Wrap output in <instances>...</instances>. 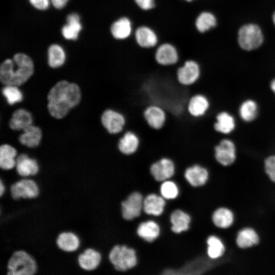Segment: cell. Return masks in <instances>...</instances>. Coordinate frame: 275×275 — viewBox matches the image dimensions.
<instances>
[{
	"label": "cell",
	"instance_id": "27",
	"mask_svg": "<svg viewBox=\"0 0 275 275\" xmlns=\"http://www.w3.org/2000/svg\"><path fill=\"white\" fill-rule=\"evenodd\" d=\"M32 114L24 108H19L13 112L9 121L10 127L14 130H23L32 125Z\"/></svg>",
	"mask_w": 275,
	"mask_h": 275
},
{
	"label": "cell",
	"instance_id": "8",
	"mask_svg": "<svg viewBox=\"0 0 275 275\" xmlns=\"http://www.w3.org/2000/svg\"><path fill=\"white\" fill-rule=\"evenodd\" d=\"M237 120L232 113L224 109H218L214 115L212 127L220 136H228L237 128Z\"/></svg>",
	"mask_w": 275,
	"mask_h": 275
},
{
	"label": "cell",
	"instance_id": "44",
	"mask_svg": "<svg viewBox=\"0 0 275 275\" xmlns=\"http://www.w3.org/2000/svg\"><path fill=\"white\" fill-rule=\"evenodd\" d=\"M272 19L273 23L275 26V11L273 12L272 14Z\"/></svg>",
	"mask_w": 275,
	"mask_h": 275
},
{
	"label": "cell",
	"instance_id": "24",
	"mask_svg": "<svg viewBox=\"0 0 275 275\" xmlns=\"http://www.w3.org/2000/svg\"><path fill=\"white\" fill-rule=\"evenodd\" d=\"M56 243L61 250L66 252H73L79 249L81 241L75 233L72 231H63L58 235Z\"/></svg>",
	"mask_w": 275,
	"mask_h": 275
},
{
	"label": "cell",
	"instance_id": "28",
	"mask_svg": "<svg viewBox=\"0 0 275 275\" xmlns=\"http://www.w3.org/2000/svg\"><path fill=\"white\" fill-rule=\"evenodd\" d=\"M19 136V141L29 148H35L40 143L42 137L41 129L33 124L25 128Z\"/></svg>",
	"mask_w": 275,
	"mask_h": 275
},
{
	"label": "cell",
	"instance_id": "36",
	"mask_svg": "<svg viewBox=\"0 0 275 275\" xmlns=\"http://www.w3.org/2000/svg\"><path fill=\"white\" fill-rule=\"evenodd\" d=\"M4 86L2 92L9 104L12 105L22 101L23 94L18 86L14 85Z\"/></svg>",
	"mask_w": 275,
	"mask_h": 275
},
{
	"label": "cell",
	"instance_id": "15",
	"mask_svg": "<svg viewBox=\"0 0 275 275\" xmlns=\"http://www.w3.org/2000/svg\"><path fill=\"white\" fill-rule=\"evenodd\" d=\"M21 178L36 176L40 171V166L37 159L30 157L26 153H21L16 157L15 168Z\"/></svg>",
	"mask_w": 275,
	"mask_h": 275
},
{
	"label": "cell",
	"instance_id": "26",
	"mask_svg": "<svg viewBox=\"0 0 275 275\" xmlns=\"http://www.w3.org/2000/svg\"><path fill=\"white\" fill-rule=\"evenodd\" d=\"M160 232L159 225L152 220L142 222L136 229V234L139 237L148 242H152L159 236Z\"/></svg>",
	"mask_w": 275,
	"mask_h": 275
},
{
	"label": "cell",
	"instance_id": "7",
	"mask_svg": "<svg viewBox=\"0 0 275 275\" xmlns=\"http://www.w3.org/2000/svg\"><path fill=\"white\" fill-rule=\"evenodd\" d=\"M11 197L15 200L21 199H34L40 193L36 181L31 177L21 178L11 184L8 190Z\"/></svg>",
	"mask_w": 275,
	"mask_h": 275
},
{
	"label": "cell",
	"instance_id": "17",
	"mask_svg": "<svg viewBox=\"0 0 275 275\" xmlns=\"http://www.w3.org/2000/svg\"><path fill=\"white\" fill-rule=\"evenodd\" d=\"M102 259V254L99 251L92 248H88L79 254L77 261L82 269L91 272L99 267Z\"/></svg>",
	"mask_w": 275,
	"mask_h": 275
},
{
	"label": "cell",
	"instance_id": "23",
	"mask_svg": "<svg viewBox=\"0 0 275 275\" xmlns=\"http://www.w3.org/2000/svg\"><path fill=\"white\" fill-rule=\"evenodd\" d=\"M166 205L164 198L155 193H150L144 199L143 210L148 215L158 216L163 213Z\"/></svg>",
	"mask_w": 275,
	"mask_h": 275
},
{
	"label": "cell",
	"instance_id": "14",
	"mask_svg": "<svg viewBox=\"0 0 275 275\" xmlns=\"http://www.w3.org/2000/svg\"><path fill=\"white\" fill-rule=\"evenodd\" d=\"M260 107L258 101L253 98L248 97L243 99L237 107V115L239 119L244 123L251 124L258 118Z\"/></svg>",
	"mask_w": 275,
	"mask_h": 275
},
{
	"label": "cell",
	"instance_id": "1",
	"mask_svg": "<svg viewBox=\"0 0 275 275\" xmlns=\"http://www.w3.org/2000/svg\"><path fill=\"white\" fill-rule=\"evenodd\" d=\"M47 97L49 114L54 118L61 119L79 103L81 93L76 84L62 80L50 89Z\"/></svg>",
	"mask_w": 275,
	"mask_h": 275
},
{
	"label": "cell",
	"instance_id": "29",
	"mask_svg": "<svg viewBox=\"0 0 275 275\" xmlns=\"http://www.w3.org/2000/svg\"><path fill=\"white\" fill-rule=\"evenodd\" d=\"M217 22V18L214 13L208 10H204L197 16L195 25L200 33L204 34L215 28Z\"/></svg>",
	"mask_w": 275,
	"mask_h": 275
},
{
	"label": "cell",
	"instance_id": "9",
	"mask_svg": "<svg viewBox=\"0 0 275 275\" xmlns=\"http://www.w3.org/2000/svg\"><path fill=\"white\" fill-rule=\"evenodd\" d=\"M144 199L142 194L134 191L121 202V211L124 220L132 221L141 215Z\"/></svg>",
	"mask_w": 275,
	"mask_h": 275
},
{
	"label": "cell",
	"instance_id": "22",
	"mask_svg": "<svg viewBox=\"0 0 275 275\" xmlns=\"http://www.w3.org/2000/svg\"><path fill=\"white\" fill-rule=\"evenodd\" d=\"M235 214L229 208L225 206L215 209L211 215L213 224L218 229H227L234 223Z\"/></svg>",
	"mask_w": 275,
	"mask_h": 275
},
{
	"label": "cell",
	"instance_id": "16",
	"mask_svg": "<svg viewBox=\"0 0 275 275\" xmlns=\"http://www.w3.org/2000/svg\"><path fill=\"white\" fill-rule=\"evenodd\" d=\"M211 107L209 98L201 93L192 96L187 103V111L193 117L200 118L205 116Z\"/></svg>",
	"mask_w": 275,
	"mask_h": 275
},
{
	"label": "cell",
	"instance_id": "10",
	"mask_svg": "<svg viewBox=\"0 0 275 275\" xmlns=\"http://www.w3.org/2000/svg\"><path fill=\"white\" fill-rule=\"evenodd\" d=\"M100 123L104 129L111 134H118L123 132L126 118L121 113L112 108L104 110L100 116Z\"/></svg>",
	"mask_w": 275,
	"mask_h": 275
},
{
	"label": "cell",
	"instance_id": "39",
	"mask_svg": "<svg viewBox=\"0 0 275 275\" xmlns=\"http://www.w3.org/2000/svg\"><path fill=\"white\" fill-rule=\"evenodd\" d=\"M137 5L142 10H149L155 7L154 0H134Z\"/></svg>",
	"mask_w": 275,
	"mask_h": 275
},
{
	"label": "cell",
	"instance_id": "34",
	"mask_svg": "<svg viewBox=\"0 0 275 275\" xmlns=\"http://www.w3.org/2000/svg\"><path fill=\"white\" fill-rule=\"evenodd\" d=\"M131 23L130 20L125 17H121L115 21L111 27V33L116 39H126L131 34Z\"/></svg>",
	"mask_w": 275,
	"mask_h": 275
},
{
	"label": "cell",
	"instance_id": "18",
	"mask_svg": "<svg viewBox=\"0 0 275 275\" xmlns=\"http://www.w3.org/2000/svg\"><path fill=\"white\" fill-rule=\"evenodd\" d=\"M260 241L258 232L253 228L245 227L240 229L237 233L235 243L241 250H245L257 245Z\"/></svg>",
	"mask_w": 275,
	"mask_h": 275
},
{
	"label": "cell",
	"instance_id": "21",
	"mask_svg": "<svg viewBox=\"0 0 275 275\" xmlns=\"http://www.w3.org/2000/svg\"><path fill=\"white\" fill-rule=\"evenodd\" d=\"M118 142V148L124 155H131L138 150L140 141L138 135L132 131L127 130L122 132Z\"/></svg>",
	"mask_w": 275,
	"mask_h": 275
},
{
	"label": "cell",
	"instance_id": "40",
	"mask_svg": "<svg viewBox=\"0 0 275 275\" xmlns=\"http://www.w3.org/2000/svg\"><path fill=\"white\" fill-rule=\"evenodd\" d=\"M29 1L32 6L39 10H46L49 6V0H29Z\"/></svg>",
	"mask_w": 275,
	"mask_h": 275
},
{
	"label": "cell",
	"instance_id": "30",
	"mask_svg": "<svg viewBox=\"0 0 275 275\" xmlns=\"http://www.w3.org/2000/svg\"><path fill=\"white\" fill-rule=\"evenodd\" d=\"M17 152L15 148L9 144H3L0 147V168L1 170H10L16 167Z\"/></svg>",
	"mask_w": 275,
	"mask_h": 275
},
{
	"label": "cell",
	"instance_id": "4",
	"mask_svg": "<svg viewBox=\"0 0 275 275\" xmlns=\"http://www.w3.org/2000/svg\"><path fill=\"white\" fill-rule=\"evenodd\" d=\"M108 259L118 272L128 271L138 263L135 250L126 244L115 245L109 251Z\"/></svg>",
	"mask_w": 275,
	"mask_h": 275
},
{
	"label": "cell",
	"instance_id": "12",
	"mask_svg": "<svg viewBox=\"0 0 275 275\" xmlns=\"http://www.w3.org/2000/svg\"><path fill=\"white\" fill-rule=\"evenodd\" d=\"M150 172L156 181L163 182L175 175V164L171 158L163 157L151 164Z\"/></svg>",
	"mask_w": 275,
	"mask_h": 275
},
{
	"label": "cell",
	"instance_id": "5",
	"mask_svg": "<svg viewBox=\"0 0 275 275\" xmlns=\"http://www.w3.org/2000/svg\"><path fill=\"white\" fill-rule=\"evenodd\" d=\"M264 41V35L261 26L253 22L242 24L237 32V42L240 47L251 51L260 48Z\"/></svg>",
	"mask_w": 275,
	"mask_h": 275
},
{
	"label": "cell",
	"instance_id": "32",
	"mask_svg": "<svg viewBox=\"0 0 275 275\" xmlns=\"http://www.w3.org/2000/svg\"><path fill=\"white\" fill-rule=\"evenodd\" d=\"M206 253L209 259L216 260L225 253L226 246L222 240L215 235H209L206 240Z\"/></svg>",
	"mask_w": 275,
	"mask_h": 275
},
{
	"label": "cell",
	"instance_id": "38",
	"mask_svg": "<svg viewBox=\"0 0 275 275\" xmlns=\"http://www.w3.org/2000/svg\"><path fill=\"white\" fill-rule=\"evenodd\" d=\"M263 167L268 179L275 184V152L271 153L264 157Z\"/></svg>",
	"mask_w": 275,
	"mask_h": 275
},
{
	"label": "cell",
	"instance_id": "33",
	"mask_svg": "<svg viewBox=\"0 0 275 275\" xmlns=\"http://www.w3.org/2000/svg\"><path fill=\"white\" fill-rule=\"evenodd\" d=\"M135 37L137 43L142 47H152L157 43V37L155 32L146 26L139 27L136 30Z\"/></svg>",
	"mask_w": 275,
	"mask_h": 275
},
{
	"label": "cell",
	"instance_id": "13",
	"mask_svg": "<svg viewBox=\"0 0 275 275\" xmlns=\"http://www.w3.org/2000/svg\"><path fill=\"white\" fill-rule=\"evenodd\" d=\"M209 169L199 163L187 167L184 173L185 180L193 187H199L205 185L210 177Z\"/></svg>",
	"mask_w": 275,
	"mask_h": 275
},
{
	"label": "cell",
	"instance_id": "31",
	"mask_svg": "<svg viewBox=\"0 0 275 275\" xmlns=\"http://www.w3.org/2000/svg\"><path fill=\"white\" fill-rule=\"evenodd\" d=\"M66 20L67 24L62 29L63 37L68 40H76L82 29L79 15L75 13L70 14L67 16Z\"/></svg>",
	"mask_w": 275,
	"mask_h": 275
},
{
	"label": "cell",
	"instance_id": "3",
	"mask_svg": "<svg viewBox=\"0 0 275 275\" xmlns=\"http://www.w3.org/2000/svg\"><path fill=\"white\" fill-rule=\"evenodd\" d=\"M37 264L35 258L23 250L14 251L7 265L6 275H36Z\"/></svg>",
	"mask_w": 275,
	"mask_h": 275
},
{
	"label": "cell",
	"instance_id": "35",
	"mask_svg": "<svg viewBox=\"0 0 275 275\" xmlns=\"http://www.w3.org/2000/svg\"><path fill=\"white\" fill-rule=\"evenodd\" d=\"M66 55L63 48L58 44H52L48 50V63L53 68L62 66L65 63Z\"/></svg>",
	"mask_w": 275,
	"mask_h": 275
},
{
	"label": "cell",
	"instance_id": "41",
	"mask_svg": "<svg viewBox=\"0 0 275 275\" xmlns=\"http://www.w3.org/2000/svg\"><path fill=\"white\" fill-rule=\"evenodd\" d=\"M69 0H51L53 6L58 9L63 8L65 6Z\"/></svg>",
	"mask_w": 275,
	"mask_h": 275
},
{
	"label": "cell",
	"instance_id": "25",
	"mask_svg": "<svg viewBox=\"0 0 275 275\" xmlns=\"http://www.w3.org/2000/svg\"><path fill=\"white\" fill-rule=\"evenodd\" d=\"M170 221L172 231L174 233L179 234L189 229L191 217L187 213L178 209L171 213Z\"/></svg>",
	"mask_w": 275,
	"mask_h": 275
},
{
	"label": "cell",
	"instance_id": "37",
	"mask_svg": "<svg viewBox=\"0 0 275 275\" xmlns=\"http://www.w3.org/2000/svg\"><path fill=\"white\" fill-rule=\"evenodd\" d=\"M161 196L167 200H173L179 194V188L173 181L167 180L161 183L159 187Z\"/></svg>",
	"mask_w": 275,
	"mask_h": 275
},
{
	"label": "cell",
	"instance_id": "6",
	"mask_svg": "<svg viewBox=\"0 0 275 275\" xmlns=\"http://www.w3.org/2000/svg\"><path fill=\"white\" fill-rule=\"evenodd\" d=\"M235 142L228 136H221L213 147L215 162L223 167H229L237 161L238 149Z\"/></svg>",
	"mask_w": 275,
	"mask_h": 275
},
{
	"label": "cell",
	"instance_id": "11",
	"mask_svg": "<svg viewBox=\"0 0 275 275\" xmlns=\"http://www.w3.org/2000/svg\"><path fill=\"white\" fill-rule=\"evenodd\" d=\"M178 81L181 85L189 86L195 84L201 75V68L195 60H185L176 71Z\"/></svg>",
	"mask_w": 275,
	"mask_h": 275
},
{
	"label": "cell",
	"instance_id": "2",
	"mask_svg": "<svg viewBox=\"0 0 275 275\" xmlns=\"http://www.w3.org/2000/svg\"><path fill=\"white\" fill-rule=\"evenodd\" d=\"M34 66L31 58L23 53L15 54L12 59H7L0 67V80L4 85L20 86L33 75Z\"/></svg>",
	"mask_w": 275,
	"mask_h": 275
},
{
	"label": "cell",
	"instance_id": "20",
	"mask_svg": "<svg viewBox=\"0 0 275 275\" xmlns=\"http://www.w3.org/2000/svg\"><path fill=\"white\" fill-rule=\"evenodd\" d=\"M154 59L157 63L164 66H173L179 62V56L176 48L169 43L162 44L158 47Z\"/></svg>",
	"mask_w": 275,
	"mask_h": 275
},
{
	"label": "cell",
	"instance_id": "19",
	"mask_svg": "<svg viewBox=\"0 0 275 275\" xmlns=\"http://www.w3.org/2000/svg\"><path fill=\"white\" fill-rule=\"evenodd\" d=\"M144 118L148 125L154 129H160L164 125L167 119L165 111L157 105H150L144 111Z\"/></svg>",
	"mask_w": 275,
	"mask_h": 275
},
{
	"label": "cell",
	"instance_id": "42",
	"mask_svg": "<svg viewBox=\"0 0 275 275\" xmlns=\"http://www.w3.org/2000/svg\"><path fill=\"white\" fill-rule=\"evenodd\" d=\"M268 84L269 90L275 97V75L270 78Z\"/></svg>",
	"mask_w": 275,
	"mask_h": 275
},
{
	"label": "cell",
	"instance_id": "45",
	"mask_svg": "<svg viewBox=\"0 0 275 275\" xmlns=\"http://www.w3.org/2000/svg\"><path fill=\"white\" fill-rule=\"evenodd\" d=\"M185 1H186L187 2H191V1H193V0H185Z\"/></svg>",
	"mask_w": 275,
	"mask_h": 275
},
{
	"label": "cell",
	"instance_id": "43",
	"mask_svg": "<svg viewBox=\"0 0 275 275\" xmlns=\"http://www.w3.org/2000/svg\"><path fill=\"white\" fill-rule=\"evenodd\" d=\"M6 191V187L3 181L0 180V197L2 196Z\"/></svg>",
	"mask_w": 275,
	"mask_h": 275
}]
</instances>
